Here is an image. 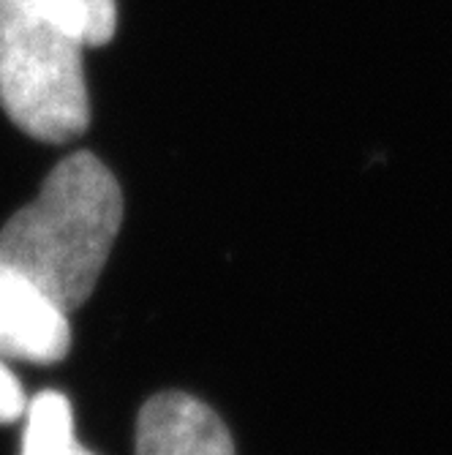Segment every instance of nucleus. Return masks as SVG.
<instances>
[{
	"label": "nucleus",
	"mask_w": 452,
	"mask_h": 455,
	"mask_svg": "<svg viewBox=\"0 0 452 455\" xmlns=\"http://www.w3.org/2000/svg\"><path fill=\"white\" fill-rule=\"evenodd\" d=\"M123 224L109 167L82 150L47 175L38 196L0 229V262L36 281L63 308L85 303Z\"/></svg>",
	"instance_id": "f257e3e1"
},
{
	"label": "nucleus",
	"mask_w": 452,
	"mask_h": 455,
	"mask_svg": "<svg viewBox=\"0 0 452 455\" xmlns=\"http://www.w3.org/2000/svg\"><path fill=\"white\" fill-rule=\"evenodd\" d=\"M0 107L28 137L52 145L91 123L82 44L33 0H0Z\"/></svg>",
	"instance_id": "f03ea898"
},
{
	"label": "nucleus",
	"mask_w": 452,
	"mask_h": 455,
	"mask_svg": "<svg viewBox=\"0 0 452 455\" xmlns=\"http://www.w3.org/2000/svg\"><path fill=\"white\" fill-rule=\"evenodd\" d=\"M71 347L68 311L20 270L0 262V357L50 365Z\"/></svg>",
	"instance_id": "7ed1b4c3"
},
{
	"label": "nucleus",
	"mask_w": 452,
	"mask_h": 455,
	"mask_svg": "<svg viewBox=\"0 0 452 455\" xmlns=\"http://www.w3.org/2000/svg\"><path fill=\"white\" fill-rule=\"evenodd\" d=\"M137 455H234V444L210 406L186 393H158L139 411Z\"/></svg>",
	"instance_id": "20e7f679"
},
{
	"label": "nucleus",
	"mask_w": 452,
	"mask_h": 455,
	"mask_svg": "<svg viewBox=\"0 0 452 455\" xmlns=\"http://www.w3.org/2000/svg\"><path fill=\"white\" fill-rule=\"evenodd\" d=\"M22 455H93L74 439V415L63 393L44 390L28 403Z\"/></svg>",
	"instance_id": "39448f33"
},
{
	"label": "nucleus",
	"mask_w": 452,
	"mask_h": 455,
	"mask_svg": "<svg viewBox=\"0 0 452 455\" xmlns=\"http://www.w3.org/2000/svg\"><path fill=\"white\" fill-rule=\"evenodd\" d=\"M36 9L82 47H101L117 30V0H33Z\"/></svg>",
	"instance_id": "423d86ee"
},
{
	"label": "nucleus",
	"mask_w": 452,
	"mask_h": 455,
	"mask_svg": "<svg viewBox=\"0 0 452 455\" xmlns=\"http://www.w3.org/2000/svg\"><path fill=\"white\" fill-rule=\"evenodd\" d=\"M25 409L28 398L22 393V385L4 365V357H0V423H14L25 418Z\"/></svg>",
	"instance_id": "0eeeda50"
}]
</instances>
